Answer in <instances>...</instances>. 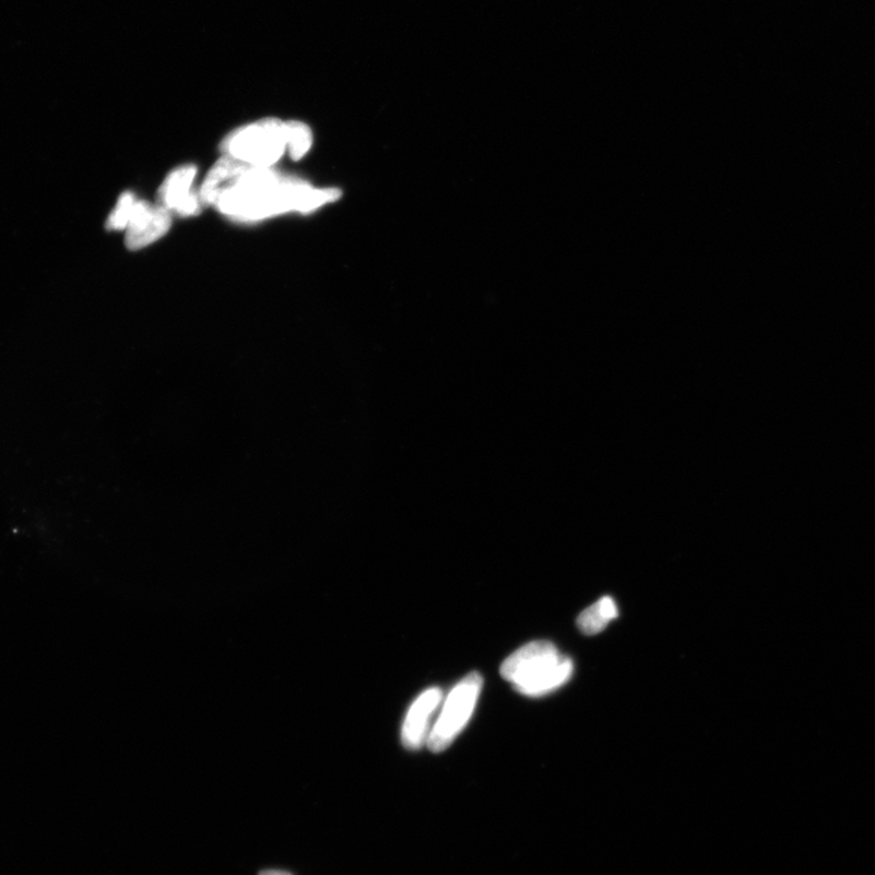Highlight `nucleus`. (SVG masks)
Segmentation results:
<instances>
[{
	"instance_id": "nucleus-1",
	"label": "nucleus",
	"mask_w": 875,
	"mask_h": 875,
	"mask_svg": "<svg viewBox=\"0 0 875 875\" xmlns=\"http://www.w3.org/2000/svg\"><path fill=\"white\" fill-rule=\"evenodd\" d=\"M340 198L339 189H315L272 167H252L218 191L214 206L233 221L258 222L287 212L308 213Z\"/></svg>"
},
{
	"instance_id": "nucleus-2",
	"label": "nucleus",
	"mask_w": 875,
	"mask_h": 875,
	"mask_svg": "<svg viewBox=\"0 0 875 875\" xmlns=\"http://www.w3.org/2000/svg\"><path fill=\"white\" fill-rule=\"evenodd\" d=\"M575 665L548 641L528 643L506 659L501 676L527 697H543L566 685Z\"/></svg>"
},
{
	"instance_id": "nucleus-3",
	"label": "nucleus",
	"mask_w": 875,
	"mask_h": 875,
	"mask_svg": "<svg viewBox=\"0 0 875 875\" xmlns=\"http://www.w3.org/2000/svg\"><path fill=\"white\" fill-rule=\"evenodd\" d=\"M221 149L225 155L240 159L248 166L270 168L287 149L285 122L277 118H265L236 129L223 140Z\"/></svg>"
},
{
	"instance_id": "nucleus-4",
	"label": "nucleus",
	"mask_w": 875,
	"mask_h": 875,
	"mask_svg": "<svg viewBox=\"0 0 875 875\" xmlns=\"http://www.w3.org/2000/svg\"><path fill=\"white\" fill-rule=\"evenodd\" d=\"M482 687V676L478 673H471L451 689L429 733L427 743L431 752L440 753L448 749L466 728L477 706Z\"/></svg>"
},
{
	"instance_id": "nucleus-5",
	"label": "nucleus",
	"mask_w": 875,
	"mask_h": 875,
	"mask_svg": "<svg viewBox=\"0 0 875 875\" xmlns=\"http://www.w3.org/2000/svg\"><path fill=\"white\" fill-rule=\"evenodd\" d=\"M170 225V211L162 204L137 201L127 225L126 246L131 251L142 250L165 236Z\"/></svg>"
},
{
	"instance_id": "nucleus-6",
	"label": "nucleus",
	"mask_w": 875,
	"mask_h": 875,
	"mask_svg": "<svg viewBox=\"0 0 875 875\" xmlns=\"http://www.w3.org/2000/svg\"><path fill=\"white\" fill-rule=\"evenodd\" d=\"M198 175L193 165L181 166L170 173L158 191L159 204L168 211H175L184 217L200 212V192L192 190V182Z\"/></svg>"
},
{
	"instance_id": "nucleus-7",
	"label": "nucleus",
	"mask_w": 875,
	"mask_h": 875,
	"mask_svg": "<svg viewBox=\"0 0 875 875\" xmlns=\"http://www.w3.org/2000/svg\"><path fill=\"white\" fill-rule=\"evenodd\" d=\"M441 699V689L431 687L421 694L410 707L402 729V742L406 749H421L428 741L430 719L440 706Z\"/></svg>"
},
{
	"instance_id": "nucleus-8",
	"label": "nucleus",
	"mask_w": 875,
	"mask_h": 875,
	"mask_svg": "<svg viewBox=\"0 0 875 875\" xmlns=\"http://www.w3.org/2000/svg\"><path fill=\"white\" fill-rule=\"evenodd\" d=\"M251 166L230 155H223L209 172L206 180L200 190L202 204H214L218 191L229 181L244 175Z\"/></svg>"
},
{
	"instance_id": "nucleus-9",
	"label": "nucleus",
	"mask_w": 875,
	"mask_h": 875,
	"mask_svg": "<svg viewBox=\"0 0 875 875\" xmlns=\"http://www.w3.org/2000/svg\"><path fill=\"white\" fill-rule=\"evenodd\" d=\"M619 615L617 603L610 596L602 598L583 611L578 618L581 632L595 635L607 628V625Z\"/></svg>"
},
{
	"instance_id": "nucleus-10",
	"label": "nucleus",
	"mask_w": 875,
	"mask_h": 875,
	"mask_svg": "<svg viewBox=\"0 0 875 875\" xmlns=\"http://www.w3.org/2000/svg\"><path fill=\"white\" fill-rule=\"evenodd\" d=\"M285 126L289 156L294 161H299L311 147V131L307 125L297 121L285 122Z\"/></svg>"
},
{
	"instance_id": "nucleus-11",
	"label": "nucleus",
	"mask_w": 875,
	"mask_h": 875,
	"mask_svg": "<svg viewBox=\"0 0 875 875\" xmlns=\"http://www.w3.org/2000/svg\"><path fill=\"white\" fill-rule=\"evenodd\" d=\"M135 202L137 200L132 192H125L121 194L120 200H118L115 210L110 214L109 221H107V229H127V225L129 220H131Z\"/></svg>"
},
{
	"instance_id": "nucleus-12",
	"label": "nucleus",
	"mask_w": 875,
	"mask_h": 875,
	"mask_svg": "<svg viewBox=\"0 0 875 875\" xmlns=\"http://www.w3.org/2000/svg\"><path fill=\"white\" fill-rule=\"evenodd\" d=\"M259 875H292V874L283 871H264L259 873Z\"/></svg>"
}]
</instances>
